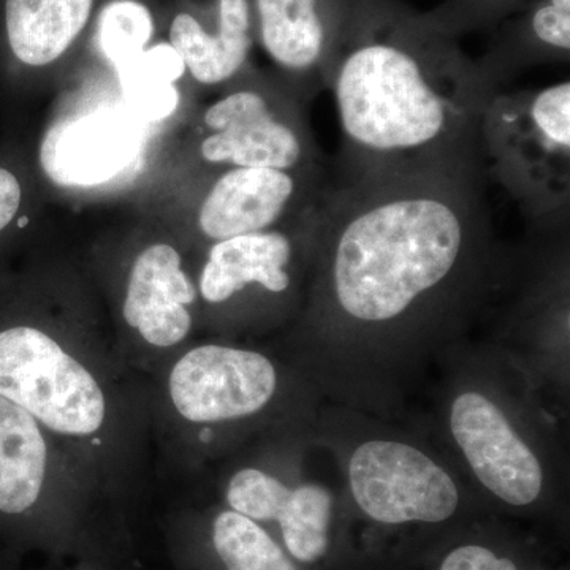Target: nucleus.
I'll return each instance as SVG.
<instances>
[{
  "label": "nucleus",
  "mask_w": 570,
  "mask_h": 570,
  "mask_svg": "<svg viewBox=\"0 0 570 570\" xmlns=\"http://www.w3.org/2000/svg\"><path fill=\"white\" fill-rule=\"evenodd\" d=\"M453 444L480 487L502 509L538 515L547 508L542 456L504 406L479 389H464L449 404Z\"/></svg>",
  "instance_id": "9"
},
{
  "label": "nucleus",
  "mask_w": 570,
  "mask_h": 570,
  "mask_svg": "<svg viewBox=\"0 0 570 570\" xmlns=\"http://www.w3.org/2000/svg\"><path fill=\"white\" fill-rule=\"evenodd\" d=\"M18 560L20 557L0 546V570H17Z\"/></svg>",
  "instance_id": "25"
},
{
  "label": "nucleus",
  "mask_w": 570,
  "mask_h": 570,
  "mask_svg": "<svg viewBox=\"0 0 570 570\" xmlns=\"http://www.w3.org/2000/svg\"><path fill=\"white\" fill-rule=\"evenodd\" d=\"M198 288L174 246L156 243L134 261L124 296L122 317L148 346L170 348L193 332Z\"/></svg>",
  "instance_id": "15"
},
{
  "label": "nucleus",
  "mask_w": 570,
  "mask_h": 570,
  "mask_svg": "<svg viewBox=\"0 0 570 570\" xmlns=\"http://www.w3.org/2000/svg\"><path fill=\"white\" fill-rule=\"evenodd\" d=\"M491 32L478 62L499 89L521 70L569 62L570 0H528Z\"/></svg>",
  "instance_id": "17"
},
{
  "label": "nucleus",
  "mask_w": 570,
  "mask_h": 570,
  "mask_svg": "<svg viewBox=\"0 0 570 570\" xmlns=\"http://www.w3.org/2000/svg\"><path fill=\"white\" fill-rule=\"evenodd\" d=\"M480 156L521 212L535 223L568 216L570 82L497 92L479 127Z\"/></svg>",
  "instance_id": "4"
},
{
  "label": "nucleus",
  "mask_w": 570,
  "mask_h": 570,
  "mask_svg": "<svg viewBox=\"0 0 570 570\" xmlns=\"http://www.w3.org/2000/svg\"><path fill=\"white\" fill-rule=\"evenodd\" d=\"M137 151L129 122L112 115H89L56 124L41 141L45 174L61 186H96L115 178Z\"/></svg>",
  "instance_id": "16"
},
{
  "label": "nucleus",
  "mask_w": 570,
  "mask_h": 570,
  "mask_svg": "<svg viewBox=\"0 0 570 570\" xmlns=\"http://www.w3.org/2000/svg\"><path fill=\"white\" fill-rule=\"evenodd\" d=\"M167 385L171 406L184 422L212 426L264 412L275 401L281 379L264 352L208 343L176 360Z\"/></svg>",
  "instance_id": "10"
},
{
  "label": "nucleus",
  "mask_w": 570,
  "mask_h": 570,
  "mask_svg": "<svg viewBox=\"0 0 570 570\" xmlns=\"http://www.w3.org/2000/svg\"><path fill=\"white\" fill-rule=\"evenodd\" d=\"M0 396L62 438H96L108 422L107 393L96 374L28 322H0Z\"/></svg>",
  "instance_id": "6"
},
{
  "label": "nucleus",
  "mask_w": 570,
  "mask_h": 570,
  "mask_svg": "<svg viewBox=\"0 0 570 570\" xmlns=\"http://www.w3.org/2000/svg\"><path fill=\"white\" fill-rule=\"evenodd\" d=\"M528 0H444L433 10L422 11L431 28L459 40L466 33L493 31Z\"/></svg>",
  "instance_id": "23"
},
{
  "label": "nucleus",
  "mask_w": 570,
  "mask_h": 570,
  "mask_svg": "<svg viewBox=\"0 0 570 570\" xmlns=\"http://www.w3.org/2000/svg\"><path fill=\"white\" fill-rule=\"evenodd\" d=\"M407 570H564L538 540L475 519L450 532Z\"/></svg>",
  "instance_id": "19"
},
{
  "label": "nucleus",
  "mask_w": 570,
  "mask_h": 570,
  "mask_svg": "<svg viewBox=\"0 0 570 570\" xmlns=\"http://www.w3.org/2000/svg\"><path fill=\"white\" fill-rule=\"evenodd\" d=\"M328 184L325 174L277 168H227L198 209V228L213 243L272 230L314 208Z\"/></svg>",
  "instance_id": "12"
},
{
  "label": "nucleus",
  "mask_w": 570,
  "mask_h": 570,
  "mask_svg": "<svg viewBox=\"0 0 570 570\" xmlns=\"http://www.w3.org/2000/svg\"><path fill=\"white\" fill-rule=\"evenodd\" d=\"M153 36L151 11L138 0H111L100 11L97 41L116 69L145 51Z\"/></svg>",
  "instance_id": "22"
},
{
  "label": "nucleus",
  "mask_w": 570,
  "mask_h": 570,
  "mask_svg": "<svg viewBox=\"0 0 570 570\" xmlns=\"http://www.w3.org/2000/svg\"><path fill=\"white\" fill-rule=\"evenodd\" d=\"M491 249L483 167L340 178L318 200L307 321L400 336L459 309Z\"/></svg>",
  "instance_id": "1"
},
{
  "label": "nucleus",
  "mask_w": 570,
  "mask_h": 570,
  "mask_svg": "<svg viewBox=\"0 0 570 570\" xmlns=\"http://www.w3.org/2000/svg\"><path fill=\"white\" fill-rule=\"evenodd\" d=\"M94 0H6L7 40L29 67L58 61L85 31Z\"/></svg>",
  "instance_id": "20"
},
{
  "label": "nucleus",
  "mask_w": 570,
  "mask_h": 570,
  "mask_svg": "<svg viewBox=\"0 0 570 570\" xmlns=\"http://www.w3.org/2000/svg\"><path fill=\"white\" fill-rule=\"evenodd\" d=\"M224 505L272 532L305 570H362L347 504L324 483H288L246 466L228 479Z\"/></svg>",
  "instance_id": "7"
},
{
  "label": "nucleus",
  "mask_w": 570,
  "mask_h": 570,
  "mask_svg": "<svg viewBox=\"0 0 570 570\" xmlns=\"http://www.w3.org/2000/svg\"><path fill=\"white\" fill-rule=\"evenodd\" d=\"M326 91L343 130L341 178L483 167L480 119L498 88L403 0H346Z\"/></svg>",
  "instance_id": "2"
},
{
  "label": "nucleus",
  "mask_w": 570,
  "mask_h": 570,
  "mask_svg": "<svg viewBox=\"0 0 570 570\" xmlns=\"http://www.w3.org/2000/svg\"><path fill=\"white\" fill-rule=\"evenodd\" d=\"M348 517L365 524L358 543L363 570H382L395 539L393 570H407L450 532L479 519L464 491L436 459L412 442L370 438L347 460Z\"/></svg>",
  "instance_id": "3"
},
{
  "label": "nucleus",
  "mask_w": 570,
  "mask_h": 570,
  "mask_svg": "<svg viewBox=\"0 0 570 570\" xmlns=\"http://www.w3.org/2000/svg\"><path fill=\"white\" fill-rule=\"evenodd\" d=\"M200 156L214 167L277 168L325 174L316 141L291 89L261 82L236 88L204 115Z\"/></svg>",
  "instance_id": "8"
},
{
  "label": "nucleus",
  "mask_w": 570,
  "mask_h": 570,
  "mask_svg": "<svg viewBox=\"0 0 570 570\" xmlns=\"http://www.w3.org/2000/svg\"><path fill=\"white\" fill-rule=\"evenodd\" d=\"M21 200L22 189L17 175L0 167V234L13 223L20 212Z\"/></svg>",
  "instance_id": "24"
},
{
  "label": "nucleus",
  "mask_w": 570,
  "mask_h": 570,
  "mask_svg": "<svg viewBox=\"0 0 570 570\" xmlns=\"http://www.w3.org/2000/svg\"><path fill=\"white\" fill-rule=\"evenodd\" d=\"M250 0H217V20L205 28L194 14L179 13L170 26V45L195 81L225 85L245 71L254 47Z\"/></svg>",
  "instance_id": "18"
},
{
  "label": "nucleus",
  "mask_w": 570,
  "mask_h": 570,
  "mask_svg": "<svg viewBox=\"0 0 570 570\" xmlns=\"http://www.w3.org/2000/svg\"><path fill=\"white\" fill-rule=\"evenodd\" d=\"M75 570H112L110 566L96 561H80Z\"/></svg>",
  "instance_id": "26"
},
{
  "label": "nucleus",
  "mask_w": 570,
  "mask_h": 570,
  "mask_svg": "<svg viewBox=\"0 0 570 570\" xmlns=\"http://www.w3.org/2000/svg\"><path fill=\"white\" fill-rule=\"evenodd\" d=\"M165 538L176 570H305L272 532L225 505L176 517Z\"/></svg>",
  "instance_id": "14"
},
{
  "label": "nucleus",
  "mask_w": 570,
  "mask_h": 570,
  "mask_svg": "<svg viewBox=\"0 0 570 570\" xmlns=\"http://www.w3.org/2000/svg\"><path fill=\"white\" fill-rule=\"evenodd\" d=\"M48 431L0 396V546L21 557L29 550L78 553L97 561L80 521L51 497Z\"/></svg>",
  "instance_id": "5"
},
{
  "label": "nucleus",
  "mask_w": 570,
  "mask_h": 570,
  "mask_svg": "<svg viewBox=\"0 0 570 570\" xmlns=\"http://www.w3.org/2000/svg\"><path fill=\"white\" fill-rule=\"evenodd\" d=\"M184 70L183 59L170 43L146 48L118 67L127 102L149 121H160L178 108L179 94L174 82Z\"/></svg>",
  "instance_id": "21"
},
{
  "label": "nucleus",
  "mask_w": 570,
  "mask_h": 570,
  "mask_svg": "<svg viewBox=\"0 0 570 570\" xmlns=\"http://www.w3.org/2000/svg\"><path fill=\"white\" fill-rule=\"evenodd\" d=\"M258 40L291 91L307 102L328 88L346 0H250Z\"/></svg>",
  "instance_id": "13"
},
{
  "label": "nucleus",
  "mask_w": 570,
  "mask_h": 570,
  "mask_svg": "<svg viewBox=\"0 0 570 570\" xmlns=\"http://www.w3.org/2000/svg\"><path fill=\"white\" fill-rule=\"evenodd\" d=\"M317 208L318 204L287 228L213 243L198 277L202 299L225 306L249 294L273 299L295 294L299 279L313 265Z\"/></svg>",
  "instance_id": "11"
}]
</instances>
